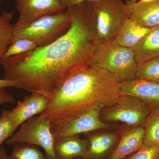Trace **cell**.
Instances as JSON below:
<instances>
[{
  "label": "cell",
  "instance_id": "29",
  "mask_svg": "<svg viewBox=\"0 0 159 159\" xmlns=\"http://www.w3.org/2000/svg\"><path fill=\"white\" fill-rule=\"evenodd\" d=\"M153 1H155V0H139V2L142 3H147Z\"/></svg>",
  "mask_w": 159,
  "mask_h": 159
},
{
  "label": "cell",
  "instance_id": "5",
  "mask_svg": "<svg viewBox=\"0 0 159 159\" xmlns=\"http://www.w3.org/2000/svg\"><path fill=\"white\" fill-rule=\"evenodd\" d=\"M95 15L98 43L115 40L127 18L123 0H99L89 2Z\"/></svg>",
  "mask_w": 159,
  "mask_h": 159
},
{
  "label": "cell",
  "instance_id": "18",
  "mask_svg": "<svg viewBox=\"0 0 159 159\" xmlns=\"http://www.w3.org/2000/svg\"><path fill=\"white\" fill-rule=\"evenodd\" d=\"M143 147L159 145V108H152L143 126Z\"/></svg>",
  "mask_w": 159,
  "mask_h": 159
},
{
  "label": "cell",
  "instance_id": "21",
  "mask_svg": "<svg viewBox=\"0 0 159 159\" xmlns=\"http://www.w3.org/2000/svg\"><path fill=\"white\" fill-rule=\"evenodd\" d=\"M137 78L159 83V57L151 59L139 66Z\"/></svg>",
  "mask_w": 159,
  "mask_h": 159
},
{
  "label": "cell",
  "instance_id": "30",
  "mask_svg": "<svg viewBox=\"0 0 159 159\" xmlns=\"http://www.w3.org/2000/svg\"><path fill=\"white\" fill-rule=\"evenodd\" d=\"M75 159H83L82 157L78 158Z\"/></svg>",
  "mask_w": 159,
  "mask_h": 159
},
{
  "label": "cell",
  "instance_id": "22",
  "mask_svg": "<svg viewBox=\"0 0 159 159\" xmlns=\"http://www.w3.org/2000/svg\"><path fill=\"white\" fill-rule=\"evenodd\" d=\"M38 47L35 43L30 40L26 39H18L11 43L9 46L3 60L15 55L33 51L37 48Z\"/></svg>",
  "mask_w": 159,
  "mask_h": 159
},
{
  "label": "cell",
  "instance_id": "8",
  "mask_svg": "<svg viewBox=\"0 0 159 159\" xmlns=\"http://www.w3.org/2000/svg\"><path fill=\"white\" fill-rule=\"evenodd\" d=\"M103 107H97L67 121L51 125L55 141L61 138L98 130H112L116 125L103 122L100 118Z\"/></svg>",
  "mask_w": 159,
  "mask_h": 159
},
{
  "label": "cell",
  "instance_id": "7",
  "mask_svg": "<svg viewBox=\"0 0 159 159\" xmlns=\"http://www.w3.org/2000/svg\"><path fill=\"white\" fill-rule=\"evenodd\" d=\"M18 130L6 141L7 145L25 143L43 149L47 159H57L54 152L55 140L50 122L40 115L34 116L20 126Z\"/></svg>",
  "mask_w": 159,
  "mask_h": 159
},
{
  "label": "cell",
  "instance_id": "2",
  "mask_svg": "<svg viewBox=\"0 0 159 159\" xmlns=\"http://www.w3.org/2000/svg\"><path fill=\"white\" fill-rule=\"evenodd\" d=\"M119 81L112 74L90 65L69 77L49 99L39 115L50 124L64 122L97 107H107L120 97Z\"/></svg>",
  "mask_w": 159,
  "mask_h": 159
},
{
  "label": "cell",
  "instance_id": "26",
  "mask_svg": "<svg viewBox=\"0 0 159 159\" xmlns=\"http://www.w3.org/2000/svg\"><path fill=\"white\" fill-rule=\"evenodd\" d=\"M99 0H61L63 6L66 9L71 6L79 5L85 2H94Z\"/></svg>",
  "mask_w": 159,
  "mask_h": 159
},
{
  "label": "cell",
  "instance_id": "9",
  "mask_svg": "<svg viewBox=\"0 0 159 159\" xmlns=\"http://www.w3.org/2000/svg\"><path fill=\"white\" fill-rule=\"evenodd\" d=\"M15 8L19 14L14 26L28 25L40 18L64 12L66 9L61 0H14Z\"/></svg>",
  "mask_w": 159,
  "mask_h": 159
},
{
  "label": "cell",
  "instance_id": "32",
  "mask_svg": "<svg viewBox=\"0 0 159 159\" xmlns=\"http://www.w3.org/2000/svg\"><path fill=\"white\" fill-rule=\"evenodd\" d=\"M1 0H0V3H1Z\"/></svg>",
  "mask_w": 159,
  "mask_h": 159
},
{
  "label": "cell",
  "instance_id": "27",
  "mask_svg": "<svg viewBox=\"0 0 159 159\" xmlns=\"http://www.w3.org/2000/svg\"><path fill=\"white\" fill-rule=\"evenodd\" d=\"M0 87H11L20 89V86L17 83L9 81L5 79H0Z\"/></svg>",
  "mask_w": 159,
  "mask_h": 159
},
{
  "label": "cell",
  "instance_id": "3",
  "mask_svg": "<svg viewBox=\"0 0 159 159\" xmlns=\"http://www.w3.org/2000/svg\"><path fill=\"white\" fill-rule=\"evenodd\" d=\"M90 65L107 71L119 82L135 79L139 68L133 49L114 40L98 44Z\"/></svg>",
  "mask_w": 159,
  "mask_h": 159
},
{
  "label": "cell",
  "instance_id": "17",
  "mask_svg": "<svg viewBox=\"0 0 159 159\" xmlns=\"http://www.w3.org/2000/svg\"><path fill=\"white\" fill-rule=\"evenodd\" d=\"M151 29L142 27L127 18L114 41L121 45L133 49Z\"/></svg>",
  "mask_w": 159,
  "mask_h": 159
},
{
  "label": "cell",
  "instance_id": "23",
  "mask_svg": "<svg viewBox=\"0 0 159 159\" xmlns=\"http://www.w3.org/2000/svg\"><path fill=\"white\" fill-rule=\"evenodd\" d=\"M17 127L9 116V110L3 111L0 116V147L14 134Z\"/></svg>",
  "mask_w": 159,
  "mask_h": 159
},
{
  "label": "cell",
  "instance_id": "1",
  "mask_svg": "<svg viewBox=\"0 0 159 159\" xmlns=\"http://www.w3.org/2000/svg\"><path fill=\"white\" fill-rule=\"evenodd\" d=\"M66 12L71 23L66 33L48 45L3 60L4 79L50 99L69 77L90 65L99 44L92 5L85 2Z\"/></svg>",
  "mask_w": 159,
  "mask_h": 159
},
{
  "label": "cell",
  "instance_id": "24",
  "mask_svg": "<svg viewBox=\"0 0 159 159\" xmlns=\"http://www.w3.org/2000/svg\"><path fill=\"white\" fill-rule=\"evenodd\" d=\"M159 155V146L142 147L125 159H157Z\"/></svg>",
  "mask_w": 159,
  "mask_h": 159
},
{
  "label": "cell",
  "instance_id": "16",
  "mask_svg": "<svg viewBox=\"0 0 159 159\" xmlns=\"http://www.w3.org/2000/svg\"><path fill=\"white\" fill-rule=\"evenodd\" d=\"M133 50L139 67L151 59L159 57V26L152 28Z\"/></svg>",
  "mask_w": 159,
  "mask_h": 159
},
{
  "label": "cell",
  "instance_id": "28",
  "mask_svg": "<svg viewBox=\"0 0 159 159\" xmlns=\"http://www.w3.org/2000/svg\"><path fill=\"white\" fill-rule=\"evenodd\" d=\"M0 159H10L6 149L2 145L0 147Z\"/></svg>",
  "mask_w": 159,
  "mask_h": 159
},
{
  "label": "cell",
  "instance_id": "14",
  "mask_svg": "<svg viewBox=\"0 0 159 159\" xmlns=\"http://www.w3.org/2000/svg\"><path fill=\"white\" fill-rule=\"evenodd\" d=\"M120 139L107 159H125L143 146L144 131L142 127L124 125L119 129Z\"/></svg>",
  "mask_w": 159,
  "mask_h": 159
},
{
  "label": "cell",
  "instance_id": "11",
  "mask_svg": "<svg viewBox=\"0 0 159 159\" xmlns=\"http://www.w3.org/2000/svg\"><path fill=\"white\" fill-rule=\"evenodd\" d=\"M118 89L121 95L136 97L150 106L159 108V83L150 80L135 79L119 82Z\"/></svg>",
  "mask_w": 159,
  "mask_h": 159
},
{
  "label": "cell",
  "instance_id": "20",
  "mask_svg": "<svg viewBox=\"0 0 159 159\" xmlns=\"http://www.w3.org/2000/svg\"><path fill=\"white\" fill-rule=\"evenodd\" d=\"M11 145L13 149L9 156L10 159H47L45 154L35 145L21 143Z\"/></svg>",
  "mask_w": 159,
  "mask_h": 159
},
{
  "label": "cell",
  "instance_id": "4",
  "mask_svg": "<svg viewBox=\"0 0 159 159\" xmlns=\"http://www.w3.org/2000/svg\"><path fill=\"white\" fill-rule=\"evenodd\" d=\"M71 23L66 11L40 18L28 25H13V42L20 38L30 40L43 47L52 43L65 34Z\"/></svg>",
  "mask_w": 159,
  "mask_h": 159
},
{
  "label": "cell",
  "instance_id": "13",
  "mask_svg": "<svg viewBox=\"0 0 159 159\" xmlns=\"http://www.w3.org/2000/svg\"><path fill=\"white\" fill-rule=\"evenodd\" d=\"M127 18L144 28L152 29L159 26V0L147 3L126 0Z\"/></svg>",
  "mask_w": 159,
  "mask_h": 159
},
{
  "label": "cell",
  "instance_id": "10",
  "mask_svg": "<svg viewBox=\"0 0 159 159\" xmlns=\"http://www.w3.org/2000/svg\"><path fill=\"white\" fill-rule=\"evenodd\" d=\"M98 130L84 134L88 145L84 159H107L119 142V130Z\"/></svg>",
  "mask_w": 159,
  "mask_h": 159
},
{
  "label": "cell",
  "instance_id": "25",
  "mask_svg": "<svg viewBox=\"0 0 159 159\" xmlns=\"http://www.w3.org/2000/svg\"><path fill=\"white\" fill-rule=\"evenodd\" d=\"M6 88L5 87H0V105L15 102L14 97L6 91Z\"/></svg>",
  "mask_w": 159,
  "mask_h": 159
},
{
  "label": "cell",
  "instance_id": "19",
  "mask_svg": "<svg viewBox=\"0 0 159 159\" xmlns=\"http://www.w3.org/2000/svg\"><path fill=\"white\" fill-rule=\"evenodd\" d=\"M0 14V64L9 46L12 42L13 38V24L11 20L14 11L6 12L2 10Z\"/></svg>",
  "mask_w": 159,
  "mask_h": 159
},
{
  "label": "cell",
  "instance_id": "15",
  "mask_svg": "<svg viewBox=\"0 0 159 159\" xmlns=\"http://www.w3.org/2000/svg\"><path fill=\"white\" fill-rule=\"evenodd\" d=\"M88 141L80 135L64 137L54 142V152L57 159H75L82 157L87 147Z\"/></svg>",
  "mask_w": 159,
  "mask_h": 159
},
{
  "label": "cell",
  "instance_id": "6",
  "mask_svg": "<svg viewBox=\"0 0 159 159\" xmlns=\"http://www.w3.org/2000/svg\"><path fill=\"white\" fill-rule=\"evenodd\" d=\"M152 108L136 97L121 95L113 105L102 108L100 118L107 123L121 122L130 127H143Z\"/></svg>",
  "mask_w": 159,
  "mask_h": 159
},
{
  "label": "cell",
  "instance_id": "12",
  "mask_svg": "<svg viewBox=\"0 0 159 159\" xmlns=\"http://www.w3.org/2000/svg\"><path fill=\"white\" fill-rule=\"evenodd\" d=\"M49 101V98L43 94L31 93L9 111V118L18 128L35 115L42 113L48 107Z\"/></svg>",
  "mask_w": 159,
  "mask_h": 159
},
{
  "label": "cell",
  "instance_id": "31",
  "mask_svg": "<svg viewBox=\"0 0 159 159\" xmlns=\"http://www.w3.org/2000/svg\"><path fill=\"white\" fill-rule=\"evenodd\" d=\"M157 159H159V155L158 156V157L157 158Z\"/></svg>",
  "mask_w": 159,
  "mask_h": 159
}]
</instances>
